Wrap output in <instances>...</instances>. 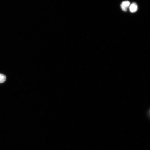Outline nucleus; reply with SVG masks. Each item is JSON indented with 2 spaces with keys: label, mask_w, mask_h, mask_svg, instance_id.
Instances as JSON below:
<instances>
[{
  "label": "nucleus",
  "mask_w": 150,
  "mask_h": 150,
  "mask_svg": "<svg viewBox=\"0 0 150 150\" xmlns=\"http://www.w3.org/2000/svg\"><path fill=\"white\" fill-rule=\"evenodd\" d=\"M130 5V2L126 1L123 2L121 4V8L123 11L126 12L127 11V8Z\"/></svg>",
  "instance_id": "obj_1"
},
{
  "label": "nucleus",
  "mask_w": 150,
  "mask_h": 150,
  "mask_svg": "<svg viewBox=\"0 0 150 150\" xmlns=\"http://www.w3.org/2000/svg\"><path fill=\"white\" fill-rule=\"evenodd\" d=\"M130 12L134 13L136 12L138 9V6L135 3H133L130 6Z\"/></svg>",
  "instance_id": "obj_2"
},
{
  "label": "nucleus",
  "mask_w": 150,
  "mask_h": 150,
  "mask_svg": "<svg viewBox=\"0 0 150 150\" xmlns=\"http://www.w3.org/2000/svg\"><path fill=\"white\" fill-rule=\"evenodd\" d=\"M6 80V77L5 75L0 74V83L4 82Z\"/></svg>",
  "instance_id": "obj_3"
}]
</instances>
